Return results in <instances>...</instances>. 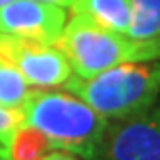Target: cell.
Instances as JSON below:
<instances>
[{
  "mask_svg": "<svg viewBox=\"0 0 160 160\" xmlns=\"http://www.w3.org/2000/svg\"><path fill=\"white\" fill-rule=\"evenodd\" d=\"M0 58L14 66L33 87L64 85L73 75L72 66L56 44L0 33Z\"/></svg>",
  "mask_w": 160,
  "mask_h": 160,
  "instance_id": "obj_4",
  "label": "cell"
},
{
  "mask_svg": "<svg viewBox=\"0 0 160 160\" xmlns=\"http://www.w3.org/2000/svg\"><path fill=\"white\" fill-rule=\"evenodd\" d=\"M10 2H12V0H0V8L6 6V4H10Z\"/></svg>",
  "mask_w": 160,
  "mask_h": 160,
  "instance_id": "obj_15",
  "label": "cell"
},
{
  "mask_svg": "<svg viewBox=\"0 0 160 160\" xmlns=\"http://www.w3.org/2000/svg\"><path fill=\"white\" fill-rule=\"evenodd\" d=\"M23 116H21L19 110H12L0 104V143H2L6 148L12 141V137L16 133V129L19 125H23Z\"/></svg>",
  "mask_w": 160,
  "mask_h": 160,
  "instance_id": "obj_11",
  "label": "cell"
},
{
  "mask_svg": "<svg viewBox=\"0 0 160 160\" xmlns=\"http://www.w3.org/2000/svg\"><path fill=\"white\" fill-rule=\"evenodd\" d=\"M50 151H54L47 135L23 123L16 129L12 141L8 145V158L10 160H42Z\"/></svg>",
  "mask_w": 160,
  "mask_h": 160,
  "instance_id": "obj_8",
  "label": "cell"
},
{
  "mask_svg": "<svg viewBox=\"0 0 160 160\" xmlns=\"http://www.w3.org/2000/svg\"><path fill=\"white\" fill-rule=\"evenodd\" d=\"M37 2H47V4H54V6H60V8H70L77 0H37Z\"/></svg>",
  "mask_w": 160,
  "mask_h": 160,
  "instance_id": "obj_13",
  "label": "cell"
},
{
  "mask_svg": "<svg viewBox=\"0 0 160 160\" xmlns=\"http://www.w3.org/2000/svg\"><path fill=\"white\" fill-rule=\"evenodd\" d=\"M29 93L31 89L25 77L14 66L0 58V104L12 110H19Z\"/></svg>",
  "mask_w": 160,
  "mask_h": 160,
  "instance_id": "obj_10",
  "label": "cell"
},
{
  "mask_svg": "<svg viewBox=\"0 0 160 160\" xmlns=\"http://www.w3.org/2000/svg\"><path fill=\"white\" fill-rule=\"evenodd\" d=\"M42 160H77V158H75V154H70V152H66V151H58V148H54V151L48 152Z\"/></svg>",
  "mask_w": 160,
  "mask_h": 160,
  "instance_id": "obj_12",
  "label": "cell"
},
{
  "mask_svg": "<svg viewBox=\"0 0 160 160\" xmlns=\"http://www.w3.org/2000/svg\"><path fill=\"white\" fill-rule=\"evenodd\" d=\"M0 160H10V158H8V148H6L2 143H0Z\"/></svg>",
  "mask_w": 160,
  "mask_h": 160,
  "instance_id": "obj_14",
  "label": "cell"
},
{
  "mask_svg": "<svg viewBox=\"0 0 160 160\" xmlns=\"http://www.w3.org/2000/svg\"><path fill=\"white\" fill-rule=\"evenodd\" d=\"M23 122L47 135L52 148L100 160L110 122L85 100L60 91H31L19 108Z\"/></svg>",
  "mask_w": 160,
  "mask_h": 160,
  "instance_id": "obj_1",
  "label": "cell"
},
{
  "mask_svg": "<svg viewBox=\"0 0 160 160\" xmlns=\"http://www.w3.org/2000/svg\"><path fill=\"white\" fill-rule=\"evenodd\" d=\"M64 87L106 120H123L156 102L160 95V60L120 64L91 77L72 75Z\"/></svg>",
  "mask_w": 160,
  "mask_h": 160,
  "instance_id": "obj_2",
  "label": "cell"
},
{
  "mask_svg": "<svg viewBox=\"0 0 160 160\" xmlns=\"http://www.w3.org/2000/svg\"><path fill=\"white\" fill-rule=\"evenodd\" d=\"M68 21L60 6L37 0H12L0 8V33L56 44Z\"/></svg>",
  "mask_w": 160,
  "mask_h": 160,
  "instance_id": "obj_6",
  "label": "cell"
},
{
  "mask_svg": "<svg viewBox=\"0 0 160 160\" xmlns=\"http://www.w3.org/2000/svg\"><path fill=\"white\" fill-rule=\"evenodd\" d=\"M100 160H160V104L110 123Z\"/></svg>",
  "mask_w": 160,
  "mask_h": 160,
  "instance_id": "obj_5",
  "label": "cell"
},
{
  "mask_svg": "<svg viewBox=\"0 0 160 160\" xmlns=\"http://www.w3.org/2000/svg\"><path fill=\"white\" fill-rule=\"evenodd\" d=\"M129 29L133 39L160 37V0H129Z\"/></svg>",
  "mask_w": 160,
  "mask_h": 160,
  "instance_id": "obj_9",
  "label": "cell"
},
{
  "mask_svg": "<svg viewBox=\"0 0 160 160\" xmlns=\"http://www.w3.org/2000/svg\"><path fill=\"white\" fill-rule=\"evenodd\" d=\"M70 8L72 14H79L100 27L128 35L131 16L129 0H77Z\"/></svg>",
  "mask_w": 160,
  "mask_h": 160,
  "instance_id": "obj_7",
  "label": "cell"
},
{
  "mask_svg": "<svg viewBox=\"0 0 160 160\" xmlns=\"http://www.w3.org/2000/svg\"><path fill=\"white\" fill-rule=\"evenodd\" d=\"M56 47L77 77H91L120 64L160 60V37L133 39L79 14H72V19L66 21Z\"/></svg>",
  "mask_w": 160,
  "mask_h": 160,
  "instance_id": "obj_3",
  "label": "cell"
}]
</instances>
